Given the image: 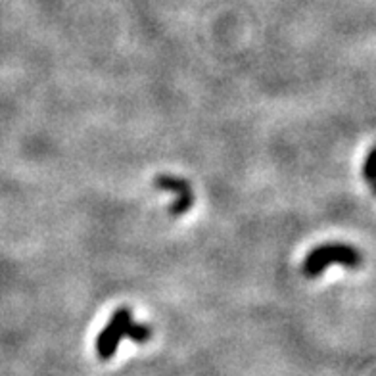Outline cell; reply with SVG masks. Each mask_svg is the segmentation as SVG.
I'll use <instances>...</instances> for the list:
<instances>
[{"mask_svg":"<svg viewBox=\"0 0 376 376\" xmlns=\"http://www.w3.org/2000/svg\"><path fill=\"white\" fill-rule=\"evenodd\" d=\"M156 187L162 188V190H169V192L175 194V204L171 206V214L173 215L187 214L188 209L192 208L194 194H192V190H190L187 181H182L179 177L160 175L156 177Z\"/></svg>","mask_w":376,"mask_h":376,"instance_id":"3","label":"cell"},{"mask_svg":"<svg viewBox=\"0 0 376 376\" xmlns=\"http://www.w3.org/2000/svg\"><path fill=\"white\" fill-rule=\"evenodd\" d=\"M133 311L129 307H119L106 324V328L96 338V355L102 361H108L116 355L117 348L121 344V338L127 336L131 323H133Z\"/></svg>","mask_w":376,"mask_h":376,"instance_id":"2","label":"cell"},{"mask_svg":"<svg viewBox=\"0 0 376 376\" xmlns=\"http://www.w3.org/2000/svg\"><path fill=\"white\" fill-rule=\"evenodd\" d=\"M372 163H375V152L370 150L369 157H367V163H365V177L369 184H372V175H375V169H372Z\"/></svg>","mask_w":376,"mask_h":376,"instance_id":"5","label":"cell"},{"mask_svg":"<svg viewBox=\"0 0 376 376\" xmlns=\"http://www.w3.org/2000/svg\"><path fill=\"white\" fill-rule=\"evenodd\" d=\"M127 336L135 342V344H144V342H148L150 336H152V331H150L148 326L143 323H131L129 331H127Z\"/></svg>","mask_w":376,"mask_h":376,"instance_id":"4","label":"cell"},{"mask_svg":"<svg viewBox=\"0 0 376 376\" xmlns=\"http://www.w3.org/2000/svg\"><path fill=\"white\" fill-rule=\"evenodd\" d=\"M332 263L344 267H357L359 265V253L355 248L348 246V244H323V246L315 248L307 260H305L304 271L307 277H319L321 272Z\"/></svg>","mask_w":376,"mask_h":376,"instance_id":"1","label":"cell"}]
</instances>
